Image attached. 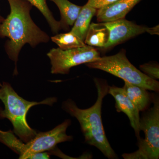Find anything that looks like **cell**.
<instances>
[{
  "label": "cell",
  "mask_w": 159,
  "mask_h": 159,
  "mask_svg": "<svg viewBox=\"0 0 159 159\" xmlns=\"http://www.w3.org/2000/svg\"><path fill=\"white\" fill-rule=\"evenodd\" d=\"M10 13L0 23V37H7L5 49L9 58L15 62L14 75L18 73L17 62L20 51L26 44L35 48L48 43L50 37L39 29L30 16L32 6L27 0H8Z\"/></svg>",
  "instance_id": "obj_1"
},
{
  "label": "cell",
  "mask_w": 159,
  "mask_h": 159,
  "mask_svg": "<svg viewBox=\"0 0 159 159\" xmlns=\"http://www.w3.org/2000/svg\"><path fill=\"white\" fill-rule=\"evenodd\" d=\"M94 81L97 91V101L94 105L82 109L69 99L63 102L62 108L78 120L87 144L98 148L108 159H118L107 138L101 117L102 101L108 94L109 86L104 80L94 78Z\"/></svg>",
  "instance_id": "obj_2"
},
{
  "label": "cell",
  "mask_w": 159,
  "mask_h": 159,
  "mask_svg": "<svg viewBox=\"0 0 159 159\" xmlns=\"http://www.w3.org/2000/svg\"><path fill=\"white\" fill-rule=\"evenodd\" d=\"M0 100L5 106L4 110L0 107V119H9L13 125L14 133L25 143L37 134L27 122V115L30 109L39 104L52 105L57 101L55 97L47 98L40 102L28 101L19 96L7 82H3L0 86Z\"/></svg>",
  "instance_id": "obj_3"
},
{
  "label": "cell",
  "mask_w": 159,
  "mask_h": 159,
  "mask_svg": "<svg viewBox=\"0 0 159 159\" xmlns=\"http://www.w3.org/2000/svg\"><path fill=\"white\" fill-rule=\"evenodd\" d=\"M125 53V50H122L115 55L100 57L85 65L89 68L105 71L147 90L159 92V81L148 77L136 68L129 61Z\"/></svg>",
  "instance_id": "obj_4"
},
{
  "label": "cell",
  "mask_w": 159,
  "mask_h": 159,
  "mask_svg": "<svg viewBox=\"0 0 159 159\" xmlns=\"http://www.w3.org/2000/svg\"><path fill=\"white\" fill-rule=\"evenodd\" d=\"M153 106L140 118V129L145 134V139L138 140V150L124 153V159H158L159 157V98L152 95Z\"/></svg>",
  "instance_id": "obj_5"
},
{
  "label": "cell",
  "mask_w": 159,
  "mask_h": 159,
  "mask_svg": "<svg viewBox=\"0 0 159 159\" xmlns=\"http://www.w3.org/2000/svg\"><path fill=\"white\" fill-rule=\"evenodd\" d=\"M47 55L51 61L52 74H68L71 68L95 61L100 57L97 49L88 45L68 50L53 48Z\"/></svg>",
  "instance_id": "obj_6"
},
{
  "label": "cell",
  "mask_w": 159,
  "mask_h": 159,
  "mask_svg": "<svg viewBox=\"0 0 159 159\" xmlns=\"http://www.w3.org/2000/svg\"><path fill=\"white\" fill-rule=\"evenodd\" d=\"M110 32L109 39L104 48H111L146 32L148 27L139 25L124 18L104 23Z\"/></svg>",
  "instance_id": "obj_7"
},
{
  "label": "cell",
  "mask_w": 159,
  "mask_h": 159,
  "mask_svg": "<svg viewBox=\"0 0 159 159\" xmlns=\"http://www.w3.org/2000/svg\"><path fill=\"white\" fill-rule=\"evenodd\" d=\"M108 94L116 100V109L118 112L125 113L128 116L131 127L134 130L138 140L141 139L140 129V111L127 97L123 88L116 86L109 87Z\"/></svg>",
  "instance_id": "obj_8"
},
{
  "label": "cell",
  "mask_w": 159,
  "mask_h": 159,
  "mask_svg": "<svg viewBox=\"0 0 159 159\" xmlns=\"http://www.w3.org/2000/svg\"><path fill=\"white\" fill-rule=\"evenodd\" d=\"M142 0H119L111 5L97 10V20L105 23L124 18Z\"/></svg>",
  "instance_id": "obj_9"
},
{
  "label": "cell",
  "mask_w": 159,
  "mask_h": 159,
  "mask_svg": "<svg viewBox=\"0 0 159 159\" xmlns=\"http://www.w3.org/2000/svg\"><path fill=\"white\" fill-rule=\"evenodd\" d=\"M123 89L139 111L146 110L152 102V96H151L147 89L142 87L124 81Z\"/></svg>",
  "instance_id": "obj_10"
},
{
  "label": "cell",
  "mask_w": 159,
  "mask_h": 159,
  "mask_svg": "<svg viewBox=\"0 0 159 159\" xmlns=\"http://www.w3.org/2000/svg\"><path fill=\"white\" fill-rule=\"evenodd\" d=\"M109 36V30L104 23H93L90 25L84 42L87 45L104 48Z\"/></svg>",
  "instance_id": "obj_11"
},
{
  "label": "cell",
  "mask_w": 159,
  "mask_h": 159,
  "mask_svg": "<svg viewBox=\"0 0 159 159\" xmlns=\"http://www.w3.org/2000/svg\"><path fill=\"white\" fill-rule=\"evenodd\" d=\"M97 9L86 4L82 6L77 19L75 20L71 32L76 34L84 41L86 35L90 25L91 20L96 14Z\"/></svg>",
  "instance_id": "obj_12"
},
{
  "label": "cell",
  "mask_w": 159,
  "mask_h": 159,
  "mask_svg": "<svg viewBox=\"0 0 159 159\" xmlns=\"http://www.w3.org/2000/svg\"><path fill=\"white\" fill-rule=\"evenodd\" d=\"M54 2L60 11L61 19L60 21L61 29L66 30L69 26H73L77 19L82 6H77L68 0H50Z\"/></svg>",
  "instance_id": "obj_13"
},
{
  "label": "cell",
  "mask_w": 159,
  "mask_h": 159,
  "mask_svg": "<svg viewBox=\"0 0 159 159\" xmlns=\"http://www.w3.org/2000/svg\"><path fill=\"white\" fill-rule=\"evenodd\" d=\"M51 39L62 50L77 48L87 45L84 41L71 31L67 33L57 34Z\"/></svg>",
  "instance_id": "obj_14"
},
{
  "label": "cell",
  "mask_w": 159,
  "mask_h": 159,
  "mask_svg": "<svg viewBox=\"0 0 159 159\" xmlns=\"http://www.w3.org/2000/svg\"><path fill=\"white\" fill-rule=\"evenodd\" d=\"M32 6H35L44 16L53 34H57L61 30L60 21L54 19L47 3V0H27Z\"/></svg>",
  "instance_id": "obj_15"
},
{
  "label": "cell",
  "mask_w": 159,
  "mask_h": 159,
  "mask_svg": "<svg viewBox=\"0 0 159 159\" xmlns=\"http://www.w3.org/2000/svg\"><path fill=\"white\" fill-rule=\"evenodd\" d=\"M140 70L148 77L155 80L159 78V66L156 64L145 63L139 66Z\"/></svg>",
  "instance_id": "obj_16"
},
{
  "label": "cell",
  "mask_w": 159,
  "mask_h": 159,
  "mask_svg": "<svg viewBox=\"0 0 159 159\" xmlns=\"http://www.w3.org/2000/svg\"><path fill=\"white\" fill-rule=\"evenodd\" d=\"M118 1L119 0H88L87 4L98 10L111 5Z\"/></svg>",
  "instance_id": "obj_17"
},
{
  "label": "cell",
  "mask_w": 159,
  "mask_h": 159,
  "mask_svg": "<svg viewBox=\"0 0 159 159\" xmlns=\"http://www.w3.org/2000/svg\"><path fill=\"white\" fill-rule=\"evenodd\" d=\"M147 33H149V34H157V35H159V25H157L155 27H152V28H147L146 32Z\"/></svg>",
  "instance_id": "obj_18"
},
{
  "label": "cell",
  "mask_w": 159,
  "mask_h": 159,
  "mask_svg": "<svg viewBox=\"0 0 159 159\" xmlns=\"http://www.w3.org/2000/svg\"><path fill=\"white\" fill-rule=\"evenodd\" d=\"M4 19H4V18L1 15V14H0V23H2V22L4 20Z\"/></svg>",
  "instance_id": "obj_19"
},
{
  "label": "cell",
  "mask_w": 159,
  "mask_h": 159,
  "mask_svg": "<svg viewBox=\"0 0 159 159\" xmlns=\"http://www.w3.org/2000/svg\"><path fill=\"white\" fill-rule=\"evenodd\" d=\"M1 85V84H0V85Z\"/></svg>",
  "instance_id": "obj_20"
}]
</instances>
